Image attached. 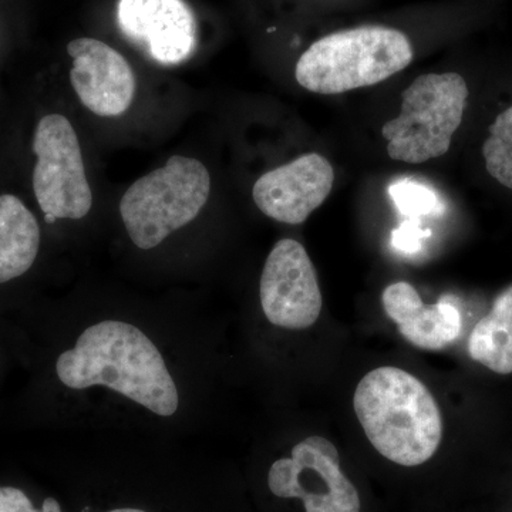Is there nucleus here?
Returning a JSON list of instances; mask_svg holds the SVG:
<instances>
[{"label":"nucleus","instance_id":"13","mask_svg":"<svg viewBox=\"0 0 512 512\" xmlns=\"http://www.w3.org/2000/svg\"><path fill=\"white\" fill-rule=\"evenodd\" d=\"M40 227L16 195H0V284L19 278L35 264Z\"/></svg>","mask_w":512,"mask_h":512},{"label":"nucleus","instance_id":"9","mask_svg":"<svg viewBox=\"0 0 512 512\" xmlns=\"http://www.w3.org/2000/svg\"><path fill=\"white\" fill-rule=\"evenodd\" d=\"M72 56L70 82L86 109L100 117L126 113L136 96V74L116 49L92 39L80 37L67 45Z\"/></svg>","mask_w":512,"mask_h":512},{"label":"nucleus","instance_id":"7","mask_svg":"<svg viewBox=\"0 0 512 512\" xmlns=\"http://www.w3.org/2000/svg\"><path fill=\"white\" fill-rule=\"evenodd\" d=\"M269 490L279 498H299L306 512H360L355 485L340 468L338 448L312 436L279 458L268 474Z\"/></svg>","mask_w":512,"mask_h":512},{"label":"nucleus","instance_id":"16","mask_svg":"<svg viewBox=\"0 0 512 512\" xmlns=\"http://www.w3.org/2000/svg\"><path fill=\"white\" fill-rule=\"evenodd\" d=\"M389 195L397 210L402 212L404 217H409V220L439 217L446 210L436 191L416 181L403 180L393 183L389 187Z\"/></svg>","mask_w":512,"mask_h":512},{"label":"nucleus","instance_id":"6","mask_svg":"<svg viewBox=\"0 0 512 512\" xmlns=\"http://www.w3.org/2000/svg\"><path fill=\"white\" fill-rule=\"evenodd\" d=\"M33 153L37 157L33 191L47 224L86 217L93 194L72 123L62 114L43 117L33 137Z\"/></svg>","mask_w":512,"mask_h":512},{"label":"nucleus","instance_id":"3","mask_svg":"<svg viewBox=\"0 0 512 512\" xmlns=\"http://www.w3.org/2000/svg\"><path fill=\"white\" fill-rule=\"evenodd\" d=\"M412 60V43L400 30L360 26L313 43L296 63L295 77L309 92L340 94L382 83Z\"/></svg>","mask_w":512,"mask_h":512},{"label":"nucleus","instance_id":"11","mask_svg":"<svg viewBox=\"0 0 512 512\" xmlns=\"http://www.w3.org/2000/svg\"><path fill=\"white\" fill-rule=\"evenodd\" d=\"M333 181L335 173L325 157L305 154L262 175L252 188V197L266 217L299 225L326 201Z\"/></svg>","mask_w":512,"mask_h":512},{"label":"nucleus","instance_id":"18","mask_svg":"<svg viewBox=\"0 0 512 512\" xmlns=\"http://www.w3.org/2000/svg\"><path fill=\"white\" fill-rule=\"evenodd\" d=\"M0 512H63L55 498H47L42 510H36L22 490L0 487Z\"/></svg>","mask_w":512,"mask_h":512},{"label":"nucleus","instance_id":"1","mask_svg":"<svg viewBox=\"0 0 512 512\" xmlns=\"http://www.w3.org/2000/svg\"><path fill=\"white\" fill-rule=\"evenodd\" d=\"M64 386L110 390L160 417L180 407V393L163 355L146 333L123 320L107 319L89 326L72 349L56 362Z\"/></svg>","mask_w":512,"mask_h":512},{"label":"nucleus","instance_id":"4","mask_svg":"<svg viewBox=\"0 0 512 512\" xmlns=\"http://www.w3.org/2000/svg\"><path fill=\"white\" fill-rule=\"evenodd\" d=\"M211 192V175L197 158L173 156L138 178L120 201V215L133 244L153 249L198 217Z\"/></svg>","mask_w":512,"mask_h":512},{"label":"nucleus","instance_id":"14","mask_svg":"<svg viewBox=\"0 0 512 512\" xmlns=\"http://www.w3.org/2000/svg\"><path fill=\"white\" fill-rule=\"evenodd\" d=\"M468 353L495 373H512V286L495 299L491 312L471 332Z\"/></svg>","mask_w":512,"mask_h":512},{"label":"nucleus","instance_id":"5","mask_svg":"<svg viewBox=\"0 0 512 512\" xmlns=\"http://www.w3.org/2000/svg\"><path fill=\"white\" fill-rule=\"evenodd\" d=\"M468 87L457 73L423 74L402 94L399 117L382 128L387 154L421 164L444 156L463 121Z\"/></svg>","mask_w":512,"mask_h":512},{"label":"nucleus","instance_id":"19","mask_svg":"<svg viewBox=\"0 0 512 512\" xmlns=\"http://www.w3.org/2000/svg\"><path fill=\"white\" fill-rule=\"evenodd\" d=\"M109 512H146V511L138 510V508H117V510H111Z\"/></svg>","mask_w":512,"mask_h":512},{"label":"nucleus","instance_id":"8","mask_svg":"<svg viewBox=\"0 0 512 512\" xmlns=\"http://www.w3.org/2000/svg\"><path fill=\"white\" fill-rule=\"evenodd\" d=\"M262 311L278 328H311L322 311L318 276L308 252L295 239H281L266 258L259 285Z\"/></svg>","mask_w":512,"mask_h":512},{"label":"nucleus","instance_id":"10","mask_svg":"<svg viewBox=\"0 0 512 512\" xmlns=\"http://www.w3.org/2000/svg\"><path fill=\"white\" fill-rule=\"evenodd\" d=\"M117 20L128 39L165 66L190 59L197 46V20L184 0H120Z\"/></svg>","mask_w":512,"mask_h":512},{"label":"nucleus","instance_id":"15","mask_svg":"<svg viewBox=\"0 0 512 512\" xmlns=\"http://www.w3.org/2000/svg\"><path fill=\"white\" fill-rule=\"evenodd\" d=\"M483 154L491 177L512 190V106L498 114L491 124Z\"/></svg>","mask_w":512,"mask_h":512},{"label":"nucleus","instance_id":"12","mask_svg":"<svg viewBox=\"0 0 512 512\" xmlns=\"http://www.w3.org/2000/svg\"><path fill=\"white\" fill-rule=\"evenodd\" d=\"M382 301L384 311L399 326L403 338L417 348L444 349L460 336V311L447 296L436 305H424L412 285L396 282L384 289Z\"/></svg>","mask_w":512,"mask_h":512},{"label":"nucleus","instance_id":"2","mask_svg":"<svg viewBox=\"0 0 512 512\" xmlns=\"http://www.w3.org/2000/svg\"><path fill=\"white\" fill-rule=\"evenodd\" d=\"M353 406L367 439L404 467L426 463L443 437V420L430 390L399 367L384 366L357 384Z\"/></svg>","mask_w":512,"mask_h":512},{"label":"nucleus","instance_id":"17","mask_svg":"<svg viewBox=\"0 0 512 512\" xmlns=\"http://www.w3.org/2000/svg\"><path fill=\"white\" fill-rule=\"evenodd\" d=\"M430 237L431 231L421 227L419 221L406 220L392 232V245L403 254H416Z\"/></svg>","mask_w":512,"mask_h":512}]
</instances>
